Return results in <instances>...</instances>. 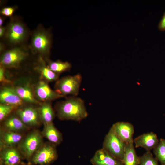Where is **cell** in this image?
Returning a JSON list of instances; mask_svg holds the SVG:
<instances>
[{
    "label": "cell",
    "mask_w": 165,
    "mask_h": 165,
    "mask_svg": "<svg viewBox=\"0 0 165 165\" xmlns=\"http://www.w3.org/2000/svg\"><path fill=\"white\" fill-rule=\"evenodd\" d=\"M55 107L57 115L61 120L80 121L88 116L84 101L77 96L67 97L58 102Z\"/></svg>",
    "instance_id": "obj_1"
},
{
    "label": "cell",
    "mask_w": 165,
    "mask_h": 165,
    "mask_svg": "<svg viewBox=\"0 0 165 165\" xmlns=\"http://www.w3.org/2000/svg\"><path fill=\"white\" fill-rule=\"evenodd\" d=\"M30 33L28 28L18 18L12 17L6 27L4 38L11 47L23 45L27 40Z\"/></svg>",
    "instance_id": "obj_2"
},
{
    "label": "cell",
    "mask_w": 165,
    "mask_h": 165,
    "mask_svg": "<svg viewBox=\"0 0 165 165\" xmlns=\"http://www.w3.org/2000/svg\"><path fill=\"white\" fill-rule=\"evenodd\" d=\"M52 42L50 31L40 25L31 33L29 47L33 53L47 56L50 53Z\"/></svg>",
    "instance_id": "obj_3"
},
{
    "label": "cell",
    "mask_w": 165,
    "mask_h": 165,
    "mask_svg": "<svg viewBox=\"0 0 165 165\" xmlns=\"http://www.w3.org/2000/svg\"><path fill=\"white\" fill-rule=\"evenodd\" d=\"M42 137L39 131L34 130L24 137L18 144L17 149L28 162L43 144Z\"/></svg>",
    "instance_id": "obj_4"
},
{
    "label": "cell",
    "mask_w": 165,
    "mask_h": 165,
    "mask_svg": "<svg viewBox=\"0 0 165 165\" xmlns=\"http://www.w3.org/2000/svg\"><path fill=\"white\" fill-rule=\"evenodd\" d=\"M26 48L20 45L4 51L0 57V65L5 68H18L28 55Z\"/></svg>",
    "instance_id": "obj_5"
},
{
    "label": "cell",
    "mask_w": 165,
    "mask_h": 165,
    "mask_svg": "<svg viewBox=\"0 0 165 165\" xmlns=\"http://www.w3.org/2000/svg\"><path fill=\"white\" fill-rule=\"evenodd\" d=\"M82 80V77L79 73L63 77L57 80L55 90L64 97L68 95L77 96Z\"/></svg>",
    "instance_id": "obj_6"
},
{
    "label": "cell",
    "mask_w": 165,
    "mask_h": 165,
    "mask_svg": "<svg viewBox=\"0 0 165 165\" xmlns=\"http://www.w3.org/2000/svg\"><path fill=\"white\" fill-rule=\"evenodd\" d=\"M126 144L116 135L111 127L105 135L102 148L116 158L123 162Z\"/></svg>",
    "instance_id": "obj_7"
},
{
    "label": "cell",
    "mask_w": 165,
    "mask_h": 165,
    "mask_svg": "<svg viewBox=\"0 0 165 165\" xmlns=\"http://www.w3.org/2000/svg\"><path fill=\"white\" fill-rule=\"evenodd\" d=\"M55 146L50 143L43 144L28 162V165H49L56 161L58 154Z\"/></svg>",
    "instance_id": "obj_8"
},
{
    "label": "cell",
    "mask_w": 165,
    "mask_h": 165,
    "mask_svg": "<svg viewBox=\"0 0 165 165\" xmlns=\"http://www.w3.org/2000/svg\"><path fill=\"white\" fill-rule=\"evenodd\" d=\"M17 116L28 127H35L41 122L38 109L27 106L18 109L16 111Z\"/></svg>",
    "instance_id": "obj_9"
},
{
    "label": "cell",
    "mask_w": 165,
    "mask_h": 165,
    "mask_svg": "<svg viewBox=\"0 0 165 165\" xmlns=\"http://www.w3.org/2000/svg\"><path fill=\"white\" fill-rule=\"evenodd\" d=\"M34 93L36 97L43 102H49L64 97L53 90L44 81L41 80L35 86Z\"/></svg>",
    "instance_id": "obj_10"
},
{
    "label": "cell",
    "mask_w": 165,
    "mask_h": 165,
    "mask_svg": "<svg viewBox=\"0 0 165 165\" xmlns=\"http://www.w3.org/2000/svg\"><path fill=\"white\" fill-rule=\"evenodd\" d=\"M22 156L17 148L14 147L1 148L0 165H18Z\"/></svg>",
    "instance_id": "obj_11"
},
{
    "label": "cell",
    "mask_w": 165,
    "mask_h": 165,
    "mask_svg": "<svg viewBox=\"0 0 165 165\" xmlns=\"http://www.w3.org/2000/svg\"><path fill=\"white\" fill-rule=\"evenodd\" d=\"M118 137L126 144L133 141L134 133L133 125L128 122H118L111 127Z\"/></svg>",
    "instance_id": "obj_12"
},
{
    "label": "cell",
    "mask_w": 165,
    "mask_h": 165,
    "mask_svg": "<svg viewBox=\"0 0 165 165\" xmlns=\"http://www.w3.org/2000/svg\"><path fill=\"white\" fill-rule=\"evenodd\" d=\"M90 162L93 165H124L122 161L113 156L102 148L96 151Z\"/></svg>",
    "instance_id": "obj_13"
},
{
    "label": "cell",
    "mask_w": 165,
    "mask_h": 165,
    "mask_svg": "<svg viewBox=\"0 0 165 165\" xmlns=\"http://www.w3.org/2000/svg\"><path fill=\"white\" fill-rule=\"evenodd\" d=\"M133 141L136 148H144L146 151L154 149L159 141L157 134L152 132L140 135L135 138Z\"/></svg>",
    "instance_id": "obj_14"
},
{
    "label": "cell",
    "mask_w": 165,
    "mask_h": 165,
    "mask_svg": "<svg viewBox=\"0 0 165 165\" xmlns=\"http://www.w3.org/2000/svg\"><path fill=\"white\" fill-rule=\"evenodd\" d=\"M0 104L12 105L16 107L21 105L24 101L13 87H2L0 91Z\"/></svg>",
    "instance_id": "obj_15"
},
{
    "label": "cell",
    "mask_w": 165,
    "mask_h": 165,
    "mask_svg": "<svg viewBox=\"0 0 165 165\" xmlns=\"http://www.w3.org/2000/svg\"><path fill=\"white\" fill-rule=\"evenodd\" d=\"M21 133L5 130L1 131V148L14 147L18 144L24 138Z\"/></svg>",
    "instance_id": "obj_16"
},
{
    "label": "cell",
    "mask_w": 165,
    "mask_h": 165,
    "mask_svg": "<svg viewBox=\"0 0 165 165\" xmlns=\"http://www.w3.org/2000/svg\"><path fill=\"white\" fill-rule=\"evenodd\" d=\"M41 132L50 143L56 146L60 145L63 140L62 134L56 128L53 122L44 124Z\"/></svg>",
    "instance_id": "obj_17"
},
{
    "label": "cell",
    "mask_w": 165,
    "mask_h": 165,
    "mask_svg": "<svg viewBox=\"0 0 165 165\" xmlns=\"http://www.w3.org/2000/svg\"><path fill=\"white\" fill-rule=\"evenodd\" d=\"M13 88L24 101L31 104H41L36 99L34 91L28 84L18 86Z\"/></svg>",
    "instance_id": "obj_18"
},
{
    "label": "cell",
    "mask_w": 165,
    "mask_h": 165,
    "mask_svg": "<svg viewBox=\"0 0 165 165\" xmlns=\"http://www.w3.org/2000/svg\"><path fill=\"white\" fill-rule=\"evenodd\" d=\"M123 162L124 165H139L140 157L136 152L134 141L126 144Z\"/></svg>",
    "instance_id": "obj_19"
},
{
    "label": "cell",
    "mask_w": 165,
    "mask_h": 165,
    "mask_svg": "<svg viewBox=\"0 0 165 165\" xmlns=\"http://www.w3.org/2000/svg\"><path fill=\"white\" fill-rule=\"evenodd\" d=\"M3 125L6 130L19 133L25 131L28 128L18 117L13 116L6 119Z\"/></svg>",
    "instance_id": "obj_20"
},
{
    "label": "cell",
    "mask_w": 165,
    "mask_h": 165,
    "mask_svg": "<svg viewBox=\"0 0 165 165\" xmlns=\"http://www.w3.org/2000/svg\"><path fill=\"white\" fill-rule=\"evenodd\" d=\"M41 120L44 125L53 122L55 114L50 104L44 102L38 108Z\"/></svg>",
    "instance_id": "obj_21"
},
{
    "label": "cell",
    "mask_w": 165,
    "mask_h": 165,
    "mask_svg": "<svg viewBox=\"0 0 165 165\" xmlns=\"http://www.w3.org/2000/svg\"><path fill=\"white\" fill-rule=\"evenodd\" d=\"M39 60L40 63L36 67V69L39 73L41 77L49 82L57 80L59 74H57L51 70L48 66L45 65L42 58H41Z\"/></svg>",
    "instance_id": "obj_22"
},
{
    "label": "cell",
    "mask_w": 165,
    "mask_h": 165,
    "mask_svg": "<svg viewBox=\"0 0 165 165\" xmlns=\"http://www.w3.org/2000/svg\"><path fill=\"white\" fill-rule=\"evenodd\" d=\"M47 66L54 72L60 74L69 70L72 68V64L68 61L58 60L55 61H50Z\"/></svg>",
    "instance_id": "obj_23"
},
{
    "label": "cell",
    "mask_w": 165,
    "mask_h": 165,
    "mask_svg": "<svg viewBox=\"0 0 165 165\" xmlns=\"http://www.w3.org/2000/svg\"><path fill=\"white\" fill-rule=\"evenodd\" d=\"M156 158L162 165H165V139L161 138L157 146L153 149Z\"/></svg>",
    "instance_id": "obj_24"
},
{
    "label": "cell",
    "mask_w": 165,
    "mask_h": 165,
    "mask_svg": "<svg viewBox=\"0 0 165 165\" xmlns=\"http://www.w3.org/2000/svg\"><path fill=\"white\" fill-rule=\"evenodd\" d=\"M139 157L140 165H158V160L153 156L150 151H146Z\"/></svg>",
    "instance_id": "obj_25"
},
{
    "label": "cell",
    "mask_w": 165,
    "mask_h": 165,
    "mask_svg": "<svg viewBox=\"0 0 165 165\" xmlns=\"http://www.w3.org/2000/svg\"><path fill=\"white\" fill-rule=\"evenodd\" d=\"M17 107L15 106L0 104V121L3 120L9 115Z\"/></svg>",
    "instance_id": "obj_26"
},
{
    "label": "cell",
    "mask_w": 165,
    "mask_h": 165,
    "mask_svg": "<svg viewBox=\"0 0 165 165\" xmlns=\"http://www.w3.org/2000/svg\"><path fill=\"white\" fill-rule=\"evenodd\" d=\"M5 68L1 65H0V82L4 85L9 84L12 82L7 79L5 75Z\"/></svg>",
    "instance_id": "obj_27"
},
{
    "label": "cell",
    "mask_w": 165,
    "mask_h": 165,
    "mask_svg": "<svg viewBox=\"0 0 165 165\" xmlns=\"http://www.w3.org/2000/svg\"><path fill=\"white\" fill-rule=\"evenodd\" d=\"M16 8L13 7H6L2 8L0 10V14L6 16L11 17L14 13Z\"/></svg>",
    "instance_id": "obj_28"
},
{
    "label": "cell",
    "mask_w": 165,
    "mask_h": 165,
    "mask_svg": "<svg viewBox=\"0 0 165 165\" xmlns=\"http://www.w3.org/2000/svg\"><path fill=\"white\" fill-rule=\"evenodd\" d=\"M158 28L161 31H165V13L159 24Z\"/></svg>",
    "instance_id": "obj_29"
},
{
    "label": "cell",
    "mask_w": 165,
    "mask_h": 165,
    "mask_svg": "<svg viewBox=\"0 0 165 165\" xmlns=\"http://www.w3.org/2000/svg\"><path fill=\"white\" fill-rule=\"evenodd\" d=\"M6 31V27L1 26L0 27V37L3 38Z\"/></svg>",
    "instance_id": "obj_30"
},
{
    "label": "cell",
    "mask_w": 165,
    "mask_h": 165,
    "mask_svg": "<svg viewBox=\"0 0 165 165\" xmlns=\"http://www.w3.org/2000/svg\"><path fill=\"white\" fill-rule=\"evenodd\" d=\"M4 21V18L3 17L0 16V27L2 26Z\"/></svg>",
    "instance_id": "obj_31"
},
{
    "label": "cell",
    "mask_w": 165,
    "mask_h": 165,
    "mask_svg": "<svg viewBox=\"0 0 165 165\" xmlns=\"http://www.w3.org/2000/svg\"><path fill=\"white\" fill-rule=\"evenodd\" d=\"M24 165L21 164H19V165Z\"/></svg>",
    "instance_id": "obj_32"
}]
</instances>
